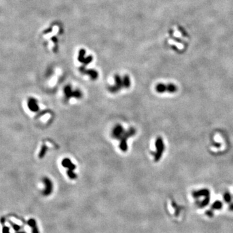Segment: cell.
Here are the masks:
<instances>
[{"label":"cell","instance_id":"1","mask_svg":"<svg viewBox=\"0 0 233 233\" xmlns=\"http://www.w3.org/2000/svg\"><path fill=\"white\" fill-rule=\"evenodd\" d=\"M136 133L135 129L133 128H130L127 131H125L123 135V137L120 139V144H119V147H120L121 150L123 152H126L128 150V145H127V139L129 137H131L132 136L134 135Z\"/></svg>","mask_w":233,"mask_h":233},{"label":"cell","instance_id":"2","mask_svg":"<svg viewBox=\"0 0 233 233\" xmlns=\"http://www.w3.org/2000/svg\"><path fill=\"white\" fill-rule=\"evenodd\" d=\"M155 90L157 93H163L164 92L175 93L178 91V87L174 84H158L155 87Z\"/></svg>","mask_w":233,"mask_h":233},{"label":"cell","instance_id":"3","mask_svg":"<svg viewBox=\"0 0 233 233\" xmlns=\"http://www.w3.org/2000/svg\"><path fill=\"white\" fill-rule=\"evenodd\" d=\"M155 148L156 152L154 153V160L158 161L162 157V154L164 150V144L161 137H158L155 141Z\"/></svg>","mask_w":233,"mask_h":233},{"label":"cell","instance_id":"4","mask_svg":"<svg viewBox=\"0 0 233 233\" xmlns=\"http://www.w3.org/2000/svg\"><path fill=\"white\" fill-rule=\"evenodd\" d=\"M115 86H110L108 87V90L112 93H116L118 91L121 90V88L123 87V79L118 75H116L115 76Z\"/></svg>","mask_w":233,"mask_h":233},{"label":"cell","instance_id":"5","mask_svg":"<svg viewBox=\"0 0 233 233\" xmlns=\"http://www.w3.org/2000/svg\"><path fill=\"white\" fill-rule=\"evenodd\" d=\"M125 131L126 130L124 129V128L121 124H116L113 129L112 133V137L113 138L118 139V140H120L121 137H123Z\"/></svg>","mask_w":233,"mask_h":233},{"label":"cell","instance_id":"6","mask_svg":"<svg viewBox=\"0 0 233 233\" xmlns=\"http://www.w3.org/2000/svg\"><path fill=\"white\" fill-rule=\"evenodd\" d=\"M43 182L45 184V190H44L43 194L45 196H49L53 191V183L48 178H44Z\"/></svg>","mask_w":233,"mask_h":233},{"label":"cell","instance_id":"7","mask_svg":"<svg viewBox=\"0 0 233 233\" xmlns=\"http://www.w3.org/2000/svg\"><path fill=\"white\" fill-rule=\"evenodd\" d=\"M28 107L33 112H37L39 111V106L38 105V102L34 98H29L27 103Z\"/></svg>","mask_w":233,"mask_h":233},{"label":"cell","instance_id":"8","mask_svg":"<svg viewBox=\"0 0 233 233\" xmlns=\"http://www.w3.org/2000/svg\"><path fill=\"white\" fill-rule=\"evenodd\" d=\"M61 164L64 168H67V169H68V170H71L73 171V170L76 169L75 164H74L71 162V161L68 158L64 159L62 160Z\"/></svg>","mask_w":233,"mask_h":233},{"label":"cell","instance_id":"9","mask_svg":"<svg viewBox=\"0 0 233 233\" xmlns=\"http://www.w3.org/2000/svg\"><path fill=\"white\" fill-rule=\"evenodd\" d=\"M80 70L81 71L82 73L87 74V75H90L91 78H92V80H96L98 77V73L95 70L93 69H89V70H86L84 69V67H81Z\"/></svg>","mask_w":233,"mask_h":233},{"label":"cell","instance_id":"10","mask_svg":"<svg viewBox=\"0 0 233 233\" xmlns=\"http://www.w3.org/2000/svg\"><path fill=\"white\" fill-rule=\"evenodd\" d=\"M73 92L72 89H71V87L69 85H68V86H66L64 88V93H65V97H66V100H69V99L72 97V94H73Z\"/></svg>","mask_w":233,"mask_h":233},{"label":"cell","instance_id":"11","mask_svg":"<svg viewBox=\"0 0 233 233\" xmlns=\"http://www.w3.org/2000/svg\"><path fill=\"white\" fill-rule=\"evenodd\" d=\"M123 87L125 88H128L131 86V83H130V77L128 75L124 76V77L123 78Z\"/></svg>","mask_w":233,"mask_h":233},{"label":"cell","instance_id":"12","mask_svg":"<svg viewBox=\"0 0 233 233\" xmlns=\"http://www.w3.org/2000/svg\"><path fill=\"white\" fill-rule=\"evenodd\" d=\"M47 149H48V148L46 145H45V144H43V145H42L40 152V153H39V158L42 159L44 157L45 153H46V152L47 151Z\"/></svg>","mask_w":233,"mask_h":233},{"label":"cell","instance_id":"13","mask_svg":"<svg viewBox=\"0 0 233 233\" xmlns=\"http://www.w3.org/2000/svg\"><path fill=\"white\" fill-rule=\"evenodd\" d=\"M82 92L79 89H76L73 92L72 97H75L76 98H80L82 97Z\"/></svg>","mask_w":233,"mask_h":233},{"label":"cell","instance_id":"14","mask_svg":"<svg viewBox=\"0 0 233 233\" xmlns=\"http://www.w3.org/2000/svg\"><path fill=\"white\" fill-rule=\"evenodd\" d=\"M67 174L68 175V177H69L70 179H71V180H75V179L77 178V175H76V174L73 171V170H67Z\"/></svg>","mask_w":233,"mask_h":233},{"label":"cell","instance_id":"15","mask_svg":"<svg viewBox=\"0 0 233 233\" xmlns=\"http://www.w3.org/2000/svg\"><path fill=\"white\" fill-rule=\"evenodd\" d=\"M28 225H29L31 228L33 227H35L36 225V222L35 219H30V220L28 221Z\"/></svg>","mask_w":233,"mask_h":233},{"label":"cell","instance_id":"16","mask_svg":"<svg viewBox=\"0 0 233 233\" xmlns=\"http://www.w3.org/2000/svg\"><path fill=\"white\" fill-rule=\"evenodd\" d=\"M12 225L14 230H15V231H18L19 230V229H20V227H19L18 225H16V224L12 223Z\"/></svg>","mask_w":233,"mask_h":233},{"label":"cell","instance_id":"17","mask_svg":"<svg viewBox=\"0 0 233 233\" xmlns=\"http://www.w3.org/2000/svg\"><path fill=\"white\" fill-rule=\"evenodd\" d=\"M3 233H10L9 228L7 227H4L3 229Z\"/></svg>","mask_w":233,"mask_h":233},{"label":"cell","instance_id":"18","mask_svg":"<svg viewBox=\"0 0 233 233\" xmlns=\"http://www.w3.org/2000/svg\"><path fill=\"white\" fill-rule=\"evenodd\" d=\"M32 231H33V233H39L38 227H37L36 225L32 227Z\"/></svg>","mask_w":233,"mask_h":233},{"label":"cell","instance_id":"19","mask_svg":"<svg viewBox=\"0 0 233 233\" xmlns=\"http://www.w3.org/2000/svg\"><path fill=\"white\" fill-rule=\"evenodd\" d=\"M18 233H25V232H19Z\"/></svg>","mask_w":233,"mask_h":233}]
</instances>
